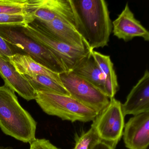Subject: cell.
<instances>
[{
	"label": "cell",
	"instance_id": "10",
	"mask_svg": "<svg viewBox=\"0 0 149 149\" xmlns=\"http://www.w3.org/2000/svg\"><path fill=\"white\" fill-rule=\"evenodd\" d=\"M112 24L113 35L118 39L128 42L139 37L146 41H149V32L135 18L128 3Z\"/></svg>",
	"mask_w": 149,
	"mask_h": 149
},
{
	"label": "cell",
	"instance_id": "5",
	"mask_svg": "<svg viewBox=\"0 0 149 149\" xmlns=\"http://www.w3.org/2000/svg\"><path fill=\"white\" fill-rule=\"evenodd\" d=\"M22 32L38 43L52 51L63 63L68 71H71L77 63L90 51L75 49L59 40L37 21L21 26Z\"/></svg>",
	"mask_w": 149,
	"mask_h": 149
},
{
	"label": "cell",
	"instance_id": "24",
	"mask_svg": "<svg viewBox=\"0 0 149 149\" xmlns=\"http://www.w3.org/2000/svg\"><path fill=\"white\" fill-rule=\"evenodd\" d=\"M0 149H12L9 147H0Z\"/></svg>",
	"mask_w": 149,
	"mask_h": 149
},
{
	"label": "cell",
	"instance_id": "4",
	"mask_svg": "<svg viewBox=\"0 0 149 149\" xmlns=\"http://www.w3.org/2000/svg\"><path fill=\"white\" fill-rule=\"evenodd\" d=\"M35 100L46 114L72 123L93 121L97 113L74 98L51 92H37Z\"/></svg>",
	"mask_w": 149,
	"mask_h": 149
},
{
	"label": "cell",
	"instance_id": "21",
	"mask_svg": "<svg viewBox=\"0 0 149 149\" xmlns=\"http://www.w3.org/2000/svg\"><path fill=\"white\" fill-rule=\"evenodd\" d=\"M30 149H61L45 139H36L30 143Z\"/></svg>",
	"mask_w": 149,
	"mask_h": 149
},
{
	"label": "cell",
	"instance_id": "19",
	"mask_svg": "<svg viewBox=\"0 0 149 149\" xmlns=\"http://www.w3.org/2000/svg\"><path fill=\"white\" fill-rule=\"evenodd\" d=\"M101 141L93 128L82 133L75 139V144L73 149H92L99 141Z\"/></svg>",
	"mask_w": 149,
	"mask_h": 149
},
{
	"label": "cell",
	"instance_id": "1",
	"mask_svg": "<svg viewBox=\"0 0 149 149\" xmlns=\"http://www.w3.org/2000/svg\"><path fill=\"white\" fill-rule=\"evenodd\" d=\"M77 30L90 51L108 46L112 31L108 4L104 0H70Z\"/></svg>",
	"mask_w": 149,
	"mask_h": 149
},
{
	"label": "cell",
	"instance_id": "8",
	"mask_svg": "<svg viewBox=\"0 0 149 149\" xmlns=\"http://www.w3.org/2000/svg\"><path fill=\"white\" fill-rule=\"evenodd\" d=\"M28 13L34 20L41 23L59 18L77 30L70 0H29Z\"/></svg>",
	"mask_w": 149,
	"mask_h": 149
},
{
	"label": "cell",
	"instance_id": "20",
	"mask_svg": "<svg viewBox=\"0 0 149 149\" xmlns=\"http://www.w3.org/2000/svg\"><path fill=\"white\" fill-rule=\"evenodd\" d=\"M34 20L29 14H0V26H25Z\"/></svg>",
	"mask_w": 149,
	"mask_h": 149
},
{
	"label": "cell",
	"instance_id": "2",
	"mask_svg": "<svg viewBox=\"0 0 149 149\" xmlns=\"http://www.w3.org/2000/svg\"><path fill=\"white\" fill-rule=\"evenodd\" d=\"M37 123L20 104L14 91L0 86V128L6 135L25 143L36 139Z\"/></svg>",
	"mask_w": 149,
	"mask_h": 149
},
{
	"label": "cell",
	"instance_id": "14",
	"mask_svg": "<svg viewBox=\"0 0 149 149\" xmlns=\"http://www.w3.org/2000/svg\"><path fill=\"white\" fill-rule=\"evenodd\" d=\"M8 60L16 70L22 75L30 77L44 76L62 84L60 74L54 72L37 62L29 56L17 53L9 57Z\"/></svg>",
	"mask_w": 149,
	"mask_h": 149
},
{
	"label": "cell",
	"instance_id": "11",
	"mask_svg": "<svg viewBox=\"0 0 149 149\" xmlns=\"http://www.w3.org/2000/svg\"><path fill=\"white\" fill-rule=\"evenodd\" d=\"M124 116L138 115L149 111V72L145 71L142 77L132 89L125 102L121 104Z\"/></svg>",
	"mask_w": 149,
	"mask_h": 149
},
{
	"label": "cell",
	"instance_id": "15",
	"mask_svg": "<svg viewBox=\"0 0 149 149\" xmlns=\"http://www.w3.org/2000/svg\"><path fill=\"white\" fill-rule=\"evenodd\" d=\"M71 71L95 86L106 95L105 77L93 58L91 51L79 61Z\"/></svg>",
	"mask_w": 149,
	"mask_h": 149
},
{
	"label": "cell",
	"instance_id": "9",
	"mask_svg": "<svg viewBox=\"0 0 149 149\" xmlns=\"http://www.w3.org/2000/svg\"><path fill=\"white\" fill-rule=\"evenodd\" d=\"M123 136L128 149H147L149 145V111L130 118L125 124Z\"/></svg>",
	"mask_w": 149,
	"mask_h": 149
},
{
	"label": "cell",
	"instance_id": "16",
	"mask_svg": "<svg viewBox=\"0 0 149 149\" xmlns=\"http://www.w3.org/2000/svg\"><path fill=\"white\" fill-rule=\"evenodd\" d=\"M91 53L95 61L105 77L106 95L111 99L115 97L119 89V85L110 56L94 50L91 51Z\"/></svg>",
	"mask_w": 149,
	"mask_h": 149
},
{
	"label": "cell",
	"instance_id": "23",
	"mask_svg": "<svg viewBox=\"0 0 149 149\" xmlns=\"http://www.w3.org/2000/svg\"><path fill=\"white\" fill-rule=\"evenodd\" d=\"M92 149H115L111 146L103 141H100L94 146Z\"/></svg>",
	"mask_w": 149,
	"mask_h": 149
},
{
	"label": "cell",
	"instance_id": "3",
	"mask_svg": "<svg viewBox=\"0 0 149 149\" xmlns=\"http://www.w3.org/2000/svg\"><path fill=\"white\" fill-rule=\"evenodd\" d=\"M0 36L21 54L31 56L35 61L56 73L68 71L61 61L52 51L36 42L22 30L19 26H0Z\"/></svg>",
	"mask_w": 149,
	"mask_h": 149
},
{
	"label": "cell",
	"instance_id": "6",
	"mask_svg": "<svg viewBox=\"0 0 149 149\" xmlns=\"http://www.w3.org/2000/svg\"><path fill=\"white\" fill-rule=\"evenodd\" d=\"M121 104L115 97L110 99L108 106L97 114L91 125L100 140L115 149L123 136L124 128Z\"/></svg>",
	"mask_w": 149,
	"mask_h": 149
},
{
	"label": "cell",
	"instance_id": "7",
	"mask_svg": "<svg viewBox=\"0 0 149 149\" xmlns=\"http://www.w3.org/2000/svg\"><path fill=\"white\" fill-rule=\"evenodd\" d=\"M62 85L70 96L97 114L105 109L110 99L99 89L71 71L60 74Z\"/></svg>",
	"mask_w": 149,
	"mask_h": 149
},
{
	"label": "cell",
	"instance_id": "12",
	"mask_svg": "<svg viewBox=\"0 0 149 149\" xmlns=\"http://www.w3.org/2000/svg\"><path fill=\"white\" fill-rule=\"evenodd\" d=\"M0 77L5 84L25 100H35L37 93L24 75L21 74L8 60L0 57Z\"/></svg>",
	"mask_w": 149,
	"mask_h": 149
},
{
	"label": "cell",
	"instance_id": "13",
	"mask_svg": "<svg viewBox=\"0 0 149 149\" xmlns=\"http://www.w3.org/2000/svg\"><path fill=\"white\" fill-rule=\"evenodd\" d=\"M37 22L56 39L70 47L81 51H90L79 32L74 27L65 21L59 18H56L49 22Z\"/></svg>",
	"mask_w": 149,
	"mask_h": 149
},
{
	"label": "cell",
	"instance_id": "18",
	"mask_svg": "<svg viewBox=\"0 0 149 149\" xmlns=\"http://www.w3.org/2000/svg\"><path fill=\"white\" fill-rule=\"evenodd\" d=\"M29 0H0V14H28Z\"/></svg>",
	"mask_w": 149,
	"mask_h": 149
},
{
	"label": "cell",
	"instance_id": "22",
	"mask_svg": "<svg viewBox=\"0 0 149 149\" xmlns=\"http://www.w3.org/2000/svg\"><path fill=\"white\" fill-rule=\"evenodd\" d=\"M16 53L11 47V46L0 36V57L6 60Z\"/></svg>",
	"mask_w": 149,
	"mask_h": 149
},
{
	"label": "cell",
	"instance_id": "17",
	"mask_svg": "<svg viewBox=\"0 0 149 149\" xmlns=\"http://www.w3.org/2000/svg\"><path fill=\"white\" fill-rule=\"evenodd\" d=\"M24 76L31 84L36 93L51 92L70 96L68 92L62 84L49 77L42 75L32 77Z\"/></svg>",
	"mask_w": 149,
	"mask_h": 149
}]
</instances>
